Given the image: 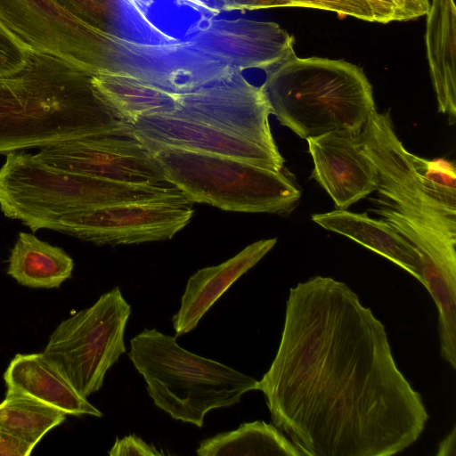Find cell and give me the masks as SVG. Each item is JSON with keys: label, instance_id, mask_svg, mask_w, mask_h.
I'll return each mask as SVG.
<instances>
[{"label": "cell", "instance_id": "7a4b0ae2", "mask_svg": "<svg viewBox=\"0 0 456 456\" xmlns=\"http://www.w3.org/2000/svg\"><path fill=\"white\" fill-rule=\"evenodd\" d=\"M128 126L93 73L58 58L28 51L20 71L0 76V154Z\"/></svg>", "mask_w": 456, "mask_h": 456}, {"label": "cell", "instance_id": "8992f818", "mask_svg": "<svg viewBox=\"0 0 456 456\" xmlns=\"http://www.w3.org/2000/svg\"><path fill=\"white\" fill-rule=\"evenodd\" d=\"M142 142L160 163L168 183L191 203L208 204L226 211L285 216L299 202L300 189L282 169Z\"/></svg>", "mask_w": 456, "mask_h": 456}, {"label": "cell", "instance_id": "7c38bea8", "mask_svg": "<svg viewBox=\"0 0 456 456\" xmlns=\"http://www.w3.org/2000/svg\"><path fill=\"white\" fill-rule=\"evenodd\" d=\"M189 200L124 202L62 216L59 230L98 245L137 244L171 239L193 215Z\"/></svg>", "mask_w": 456, "mask_h": 456}, {"label": "cell", "instance_id": "ba28073f", "mask_svg": "<svg viewBox=\"0 0 456 456\" xmlns=\"http://www.w3.org/2000/svg\"><path fill=\"white\" fill-rule=\"evenodd\" d=\"M0 22L29 52L93 74L114 67L116 35L82 20L55 0H0Z\"/></svg>", "mask_w": 456, "mask_h": 456}, {"label": "cell", "instance_id": "d6986e66", "mask_svg": "<svg viewBox=\"0 0 456 456\" xmlns=\"http://www.w3.org/2000/svg\"><path fill=\"white\" fill-rule=\"evenodd\" d=\"M427 14V55L438 110L446 114L453 124L456 119L454 2L432 0Z\"/></svg>", "mask_w": 456, "mask_h": 456}, {"label": "cell", "instance_id": "e0dca14e", "mask_svg": "<svg viewBox=\"0 0 456 456\" xmlns=\"http://www.w3.org/2000/svg\"><path fill=\"white\" fill-rule=\"evenodd\" d=\"M4 379L6 392L28 395L65 414L102 417V413L77 391L43 353L16 354L7 367Z\"/></svg>", "mask_w": 456, "mask_h": 456}, {"label": "cell", "instance_id": "4316f807", "mask_svg": "<svg viewBox=\"0 0 456 456\" xmlns=\"http://www.w3.org/2000/svg\"><path fill=\"white\" fill-rule=\"evenodd\" d=\"M371 10L375 22L387 23L417 19L429 10V0H362Z\"/></svg>", "mask_w": 456, "mask_h": 456}, {"label": "cell", "instance_id": "d4e9b609", "mask_svg": "<svg viewBox=\"0 0 456 456\" xmlns=\"http://www.w3.org/2000/svg\"><path fill=\"white\" fill-rule=\"evenodd\" d=\"M72 14L105 32L115 35L118 17L115 0H55Z\"/></svg>", "mask_w": 456, "mask_h": 456}, {"label": "cell", "instance_id": "5bb4252c", "mask_svg": "<svg viewBox=\"0 0 456 456\" xmlns=\"http://www.w3.org/2000/svg\"><path fill=\"white\" fill-rule=\"evenodd\" d=\"M349 131L307 138L314 178L337 209H346L377 190V169Z\"/></svg>", "mask_w": 456, "mask_h": 456}, {"label": "cell", "instance_id": "9c48e42d", "mask_svg": "<svg viewBox=\"0 0 456 456\" xmlns=\"http://www.w3.org/2000/svg\"><path fill=\"white\" fill-rule=\"evenodd\" d=\"M354 138L377 169L379 195L391 203L378 201L413 221L456 237V213L425 194L411 153L395 134L388 111L379 113L375 110Z\"/></svg>", "mask_w": 456, "mask_h": 456}, {"label": "cell", "instance_id": "ac0fdd59", "mask_svg": "<svg viewBox=\"0 0 456 456\" xmlns=\"http://www.w3.org/2000/svg\"><path fill=\"white\" fill-rule=\"evenodd\" d=\"M312 220L326 230L342 234L395 263L423 285L419 256L414 247L384 219L346 209L314 214Z\"/></svg>", "mask_w": 456, "mask_h": 456}, {"label": "cell", "instance_id": "f1b7e54d", "mask_svg": "<svg viewBox=\"0 0 456 456\" xmlns=\"http://www.w3.org/2000/svg\"><path fill=\"white\" fill-rule=\"evenodd\" d=\"M108 454L110 456H159L164 453L144 442L141 437L129 435L122 439L117 437Z\"/></svg>", "mask_w": 456, "mask_h": 456}, {"label": "cell", "instance_id": "5b68a950", "mask_svg": "<svg viewBox=\"0 0 456 456\" xmlns=\"http://www.w3.org/2000/svg\"><path fill=\"white\" fill-rule=\"evenodd\" d=\"M128 357L154 404L198 428L208 411L232 406L256 387L254 378L195 354L181 347L175 337L156 329H144L130 340Z\"/></svg>", "mask_w": 456, "mask_h": 456}, {"label": "cell", "instance_id": "ffe728a7", "mask_svg": "<svg viewBox=\"0 0 456 456\" xmlns=\"http://www.w3.org/2000/svg\"><path fill=\"white\" fill-rule=\"evenodd\" d=\"M93 83L106 102L129 125L146 115L172 116L177 108L179 94L124 69H101L93 74Z\"/></svg>", "mask_w": 456, "mask_h": 456}, {"label": "cell", "instance_id": "7402d4cb", "mask_svg": "<svg viewBox=\"0 0 456 456\" xmlns=\"http://www.w3.org/2000/svg\"><path fill=\"white\" fill-rule=\"evenodd\" d=\"M199 456H302L293 443L273 424L262 420L242 423L200 442Z\"/></svg>", "mask_w": 456, "mask_h": 456}, {"label": "cell", "instance_id": "f546056e", "mask_svg": "<svg viewBox=\"0 0 456 456\" xmlns=\"http://www.w3.org/2000/svg\"><path fill=\"white\" fill-rule=\"evenodd\" d=\"M34 447L23 439L0 430V456H28Z\"/></svg>", "mask_w": 456, "mask_h": 456}, {"label": "cell", "instance_id": "8fae6325", "mask_svg": "<svg viewBox=\"0 0 456 456\" xmlns=\"http://www.w3.org/2000/svg\"><path fill=\"white\" fill-rule=\"evenodd\" d=\"M270 114L260 87L250 84L235 69L179 94L176 110L171 117L205 124L280 153L270 128Z\"/></svg>", "mask_w": 456, "mask_h": 456}, {"label": "cell", "instance_id": "52a82bcc", "mask_svg": "<svg viewBox=\"0 0 456 456\" xmlns=\"http://www.w3.org/2000/svg\"><path fill=\"white\" fill-rule=\"evenodd\" d=\"M131 306L118 287L88 308L62 321L43 352L85 397L102 386L106 372L126 353L125 330Z\"/></svg>", "mask_w": 456, "mask_h": 456}, {"label": "cell", "instance_id": "603a6c76", "mask_svg": "<svg viewBox=\"0 0 456 456\" xmlns=\"http://www.w3.org/2000/svg\"><path fill=\"white\" fill-rule=\"evenodd\" d=\"M65 419L66 414L61 411L19 393L6 392L0 403V430L34 446Z\"/></svg>", "mask_w": 456, "mask_h": 456}, {"label": "cell", "instance_id": "83f0119b", "mask_svg": "<svg viewBox=\"0 0 456 456\" xmlns=\"http://www.w3.org/2000/svg\"><path fill=\"white\" fill-rule=\"evenodd\" d=\"M28 51L0 22V76L20 71L26 64Z\"/></svg>", "mask_w": 456, "mask_h": 456}, {"label": "cell", "instance_id": "277c9868", "mask_svg": "<svg viewBox=\"0 0 456 456\" xmlns=\"http://www.w3.org/2000/svg\"><path fill=\"white\" fill-rule=\"evenodd\" d=\"M0 168V208L32 232L59 230L69 213L149 200H185L172 184H135L101 179L51 167L24 152L10 151Z\"/></svg>", "mask_w": 456, "mask_h": 456}, {"label": "cell", "instance_id": "3957f363", "mask_svg": "<svg viewBox=\"0 0 456 456\" xmlns=\"http://www.w3.org/2000/svg\"><path fill=\"white\" fill-rule=\"evenodd\" d=\"M260 89L270 113L305 140L338 131L358 134L376 110L362 69L342 60L294 54L266 70Z\"/></svg>", "mask_w": 456, "mask_h": 456}, {"label": "cell", "instance_id": "484cf974", "mask_svg": "<svg viewBox=\"0 0 456 456\" xmlns=\"http://www.w3.org/2000/svg\"><path fill=\"white\" fill-rule=\"evenodd\" d=\"M305 7L336 12L366 21L375 22L370 8L362 0H259L256 9Z\"/></svg>", "mask_w": 456, "mask_h": 456}, {"label": "cell", "instance_id": "6da1fadb", "mask_svg": "<svg viewBox=\"0 0 456 456\" xmlns=\"http://www.w3.org/2000/svg\"><path fill=\"white\" fill-rule=\"evenodd\" d=\"M256 390L302 456H392L428 420L385 325L331 277L289 289L281 342Z\"/></svg>", "mask_w": 456, "mask_h": 456}, {"label": "cell", "instance_id": "cb8c5ba5", "mask_svg": "<svg viewBox=\"0 0 456 456\" xmlns=\"http://www.w3.org/2000/svg\"><path fill=\"white\" fill-rule=\"evenodd\" d=\"M419 182L433 201L456 213V168L445 159H428L411 153Z\"/></svg>", "mask_w": 456, "mask_h": 456}, {"label": "cell", "instance_id": "4fadbf2b", "mask_svg": "<svg viewBox=\"0 0 456 456\" xmlns=\"http://www.w3.org/2000/svg\"><path fill=\"white\" fill-rule=\"evenodd\" d=\"M373 212L392 225L416 249L423 285L438 311V337L442 358L456 370V237L413 221L379 201Z\"/></svg>", "mask_w": 456, "mask_h": 456}, {"label": "cell", "instance_id": "30bf717a", "mask_svg": "<svg viewBox=\"0 0 456 456\" xmlns=\"http://www.w3.org/2000/svg\"><path fill=\"white\" fill-rule=\"evenodd\" d=\"M35 156L64 171L135 184H171L151 151L131 127L63 140Z\"/></svg>", "mask_w": 456, "mask_h": 456}, {"label": "cell", "instance_id": "9a60e30c", "mask_svg": "<svg viewBox=\"0 0 456 456\" xmlns=\"http://www.w3.org/2000/svg\"><path fill=\"white\" fill-rule=\"evenodd\" d=\"M130 127L144 142L235 158L273 170L283 168L281 153L205 124L171 116L146 115L130 123Z\"/></svg>", "mask_w": 456, "mask_h": 456}, {"label": "cell", "instance_id": "44dd1931", "mask_svg": "<svg viewBox=\"0 0 456 456\" xmlns=\"http://www.w3.org/2000/svg\"><path fill=\"white\" fill-rule=\"evenodd\" d=\"M73 259L61 248L20 232L9 257L7 273L29 288H59L69 279Z\"/></svg>", "mask_w": 456, "mask_h": 456}, {"label": "cell", "instance_id": "2e32d148", "mask_svg": "<svg viewBox=\"0 0 456 456\" xmlns=\"http://www.w3.org/2000/svg\"><path fill=\"white\" fill-rule=\"evenodd\" d=\"M277 239L257 240L225 262L198 270L186 284L178 312L173 316L175 336L184 335L198 323L220 297L256 265L276 244Z\"/></svg>", "mask_w": 456, "mask_h": 456}, {"label": "cell", "instance_id": "4dcf8cb0", "mask_svg": "<svg viewBox=\"0 0 456 456\" xmlns=\"http://www.w3.org/2000/svg\"><path fill=\"white\" fill-rule=\"evenodd\" d=\"M437 456L456 455V428L453 427L451 432L440 442Z\"/></svg>", "mask_w": 456, "mask_h": 456}]
</instances>
